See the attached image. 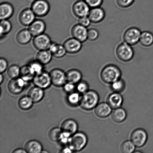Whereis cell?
<instances>
[{
    "label": "cell",
    "instance_id": "1",
    "mask_svg": "<svg viewBox=\"0 0 153 153\" xmlns=\"http://www.w3.org/2000/svg\"><path fill=\"white\" fill-rule=\"evenodd\" d=\"M121 71L117 66L108 64L103 67L100 73L102 80L106 84H111L121 79Z\"/></svg>",
    "mask_w": 153,
    "mask_h": 153
},
{
    "label": "cell",
    "instance_id": "2",
    "mask_svg": "<svg viewBox=\"0 0 153 153\" xmlns=\"http://www.w3.org/2000/svg\"><path fill=\"white\" fill-rule=\"evenodd\" d=\"M100 97L97 91L88 90L82 94L79 105L85 111H90L95 108L99 103Z\"/></svg>",
    "mask_w": 153,
    "mask_h": 153
},
{
    "label": "cell",
    "instance_id": "3",
    "mask_svg": "<svg viewBox=\"0 0 153 153\" xmlns=\"http://www.w3.org/2000/svg\"><path fill=\"white\" fill-rule=\"evenodd\" d=\"M88 142V136L85 133L76 132L71 136L68 145L73 152H78L85 148Z\"/></svg>",
    "mask_w": 153,
    "mask_h": 153
},
{
    "label": "cell",
    "instance_id": "4",
    "mask_svg": "<svg viewBox=\"0 0 153 153\" xmlns=\"http://www.w3.org/2000/svg\"><path fill=\"white\" fill-rule=\"evenodd\" d=\"M115 53L118 59L124 62L131 61L134 55V51L131 46L125 42L121 43L117 46Z\"/></svg>",
    "mask_w": 153,
    "mask_h": 153
},
{
    "label": "cell",
    "instance_id": "5",
    "mask_svg": "<svg viewBox=\"0 0 153 153\" xmlns=\"http://www.w3.org/2000/svg\"><path fill=\"white\" fill-rule=\"evenodd\" d=\"M31 8L37 17H43L48 14L50 5L47 0H34Z\"/></svg>",
    "mask_w": 153,
    "mask_h": 153
},
{
    "label": "cell",
    "instance_id": "6",
    "mask_svg": "<svg viewBox=\"0 0 153 153\" xmlns=\"http://www.w3.org/2000/svg\"><path fill=\"white\" fill-rule=\"evenodd\" d=\"M141 31L136 27H131L126 30L123 35L124 42L131 46L139 42Z\"/></svg>",
    "mask_w": 153,
    "mask_h": 153
},
{
    "label": "cell",
    "instance_id": "7",
    "mask_svg": "<svg viewBox=\"0 0 153 153\" xmlns=\"http://www.w3.org/2000/svg\"><path fill=\"white\" fill-rule=\"evenodd\" d=\"M147 133L145 130L138 128L134 130L130 135V140L136 147L141 148L144 146L147 141Z\"/></svg>",
    "mask_w": 153,
    "mask_h": 153
},
{
    "label": "cell",
    "instance_id": "8",
    "mask_svg": "<svg viewBox=\"0 0 153 153\" xmlns=\"http://www.w3.org/2000/svg\"><path fill=\"white\" fill-rule=\"evenodd\" d=\"M52 43L50 37L45 33L34 37L33 41L34 47L38 51L48 50Z\"/></svg>",
    "mask_w": 153,
    "mask_h": 153
},
{
    "label": "cell",
    "instance_id": "9",
    "mask_svg": "<svg viewBox=\"0 0 153 153\" xmlns=\"http://www.w3.org/2000/svg\"><path fill=\"white\" fill-rule=\"evenodd\" d=\"M32 81L35 86L44 90L48 88L52 85L49 73L45 71L36 74Z\"/></svg>",
    "mask_w": 153,
    "mask_h": 153
},
{
    "label": "cell",
    "instance_id": "10",
    "mask_svg": "<svg viewBox=\"0 0 153 153\" xmlns=\"http://www.w3.org/2000/svg\"><path fill=\"white\" fill-rule=\"evenodd\" d=\"M49 74L52 84L54 86L62 87L67 82L66 73L61 69H53Z\"/></svg>",
    "mask_w": 153,
    "mask_h": 153
},
{
    "label": "cell",
    "instance_id": "11",
    "mask_svg": "<svg viewBox=\"0 0 153 153\" xmlns=\"http://www.w3.org/2000/svg\"><path fill=\"white\" fill-rule=\"evenodd\" d=\"M91 9L83 0H78L76 1L72 7L73 13L78 18L88 16Z\"/></svg>",
    "mask_w": 153,
    "mask_h": 153
},
{
    "label": "cell",
    "instance_id": "12",
    "mask_svg": "<svg viewBox=\"0 0 153 153\" xmlns=\"http://www.w3.org/2000/svg\"><path fill=\"white\" fill-rule=\"evenodd\" d=\"M36 16L31 9H24L19 13V22L24 26H29L36 19Z\"/></svg>",
    "mask_w": 153,
    "mask_h": 153
},
{
    "label": "cell",
    "instance_id": "13",
    "mask_svg": "<svg viewBox=\"0 0 153 153\" xmlns=\"http://www.w3.org/2000/svg\"><path fill=\"white\" fill-rule=\"evenodd\" d=\"M25 82L21 77L11 79L7 85V88L11 94L17 95L23 91Z\"/></svg>",
    "mask_w": 153,
    "mask_h": 153
},
{
    "label": "cell",
    "instance_id": "14",
    "mask_svg": "<svg viewBox=\"0 0 153 153\" xmlns=\"http://www.w3.org/2000/svg\"><path fill=\"white\" fill-rule=\"evenodd\" d=\"M88 30L86 27L79 25H75L72 28L71 34L73 37L82 42H85L88 40Z\"/></svg>",
    "mask_w": 153,
    "mask_h": 153
},
{
    "label": "cell",
    "instance_id": "15",
    "mask_svg": "<svg viewBox=\"0 0 153 153\" xmlns=\"http://www.w3.org/2000/svg\"><path fill=\"white\" fill-rule=\"evenodd\" d=\"M63 45L67 53L76 54L80 51L82 49V43L72 37L65 40Z\"/></svg>",
    "mask_w": 153,
    "mask_h": 153
},
{
    "label": "cell",
    "instance_id": "16",
    "mask_svg": "<svg viewBox=\"0 0 153 153\" xmlns=\"http://www.w3.org/2000/svg\"><path fill=\"white\" fill-rule=\"evenodd\" d=\"M88 16L91 23L98 24L104 19L105 16V13L102 8L97 7L91 8Z\"/></svg>",
    "mask_w": 153,
    "mask_h": 153
},
{
    "label": "cell",
    "instance_id": "17",
    "mask_svg": "<svg viewBox=\"0 0 153 153\" xmlns=\"http://www.w3.org/2000/svg\"><path fill=\"white\" fill-rule=\"evenodd\" d=\"M46 27V24L44 21L41 19H36L28 26V29L32 34L33 36L35 37L45 33Z\"/></svg>",
    "mask_w": 153,
    "mask_h": 153
},
{
    "label": "cell",
    "instance_id": "18",
    "mask_svg": "<svg viewBox=\"0 0 153 153\" xmlns=\"http://www.w3.org/2000/svg\"><path fill=\"white\" fill-rule=\"evenodd\" d=\"M112 108L107 103H99L94 108V113L100 118H105L111 114Z\"/></svg>",
    "mask_w": 153,
    "mask_h": 153
},
{
    "label": "cell",
    "instance_id": "19",
    "mask_svg": "<svg viewBox=\"0 0 153 153\" xmlns=\"http://www.w3.org/2000/svg\"><path fill=\"white\" fill-rule=\"evenodd\" d=\"M14 9L13 6L10 3L3 2L0 4V19H9L13 16Z\"/></svg>",
    "mask_w": 153,
    "mask_h": 153
},
{
    "label": "cell",
    "instance_id": "20",
    "mask_svg": "<svg viewBox=\"0 0 153 153\" xmlns=\"http://www.w3.org/2000/svg\"><path fill=\"white\" fill-rule=\"evenodd\" d=\"M123 102V98L120 93L114 92L107 97V103L114 109L121 107Z\"/></svg>",
    "mask_w": 153,
    "mask_h": 153
},
{
    "label": "cell",
    "instance_id": "21",
    "mask_svg": "<svg viewBox=\"0 0 153 153\" xmlns=\"http://www.w3.org/2000/svg\"><path fill=\"white\" fill-rule=\"evenodd\" d=\"M32 37L29 29H23L17 33L16 36V40L19 44L25 45L31 41Z\"/></svg>",
    "mask_w": 153,
    "mask_h": 153
},
{
    "label": "cell",
    "instance_id": "22",
    "mask_svg": "<svg viewBox=\"0 0 153 153\" xmlns=\"http://www.w3.org/2000/svg\"><path fill=\"white\" fill-rule=\"evenodd\" d=\"M61 128L63 131L66 132L73 135L77 132L78 124L74 120L67 119L62 123Z\"/></svg>",
    "mask_w": 153,
    "mask_h": 153
},
{
    "label": "cell",
    "instance_id": "23",
    "mask_svg": "<svg viewBox=\"0 0 153 153\" xmlns=\"http://www.w3.org/2000/svg\"><path fill=\"white\" fill-rule=\"evenodd\" d=\"M25 149L28 153H40L43 151L41 143L36 140H30L27 142L25 145Z\"/></svg>",
    "mask_w": 153,
    "mask_h": 153
},
{
    "label": "cell",
    "instance_id": "24",
    "mask_svg": "<svg viewBox=\"0 0 153 153\" xmlns=\"http://www.w3.org/2000/svg\"><path fill=\"white\" fill-rule=\"evenodd\" d=\"M27 95L30 97L34 103L39 102L44 97V89L36 86L32 87L28 91Z\"/></svg>",
    "mask_w": 153,
    "mask_h": 153
},
{
    "label": "cell",
    "instance_id": "25",
    "mask_svg": "<svg viewBox=\"0 0 153 153\" xmlns=\"http://www.w3.org/2000/svg\"><path fill=\"white\" fill-rule=\"evenodd\" d=\"M67 82L73 84H77L82 81V74L79 70L72 69L68 70L66 73Z\"/></svg>",
    "mask_w": 153,
    "mask_h": 153
},
{
    "label": "cell",
    "instance_id": "26",
    "mask_svg": "<svg viewBox=\"0 0 153 153\" xmlns=\"http://www.w3.org/2000/svg\"><path fill=\"white\" fill-rule=\"evenodd\" d=\"M52 56L53 55L48 49L39 51L36 55V60L43 65H46L51 61Z\"/></svg>",
    "mask_w": 153,
    "mask_h": 153
},
{
    "label": "cell",
    "instance_id": "27",
    "mask_svg": "<svg viewBox=\"0 0 153 153\" xmlns=\"http://www.w3.org/2000/svg\"><path fill=\"white\" fill-rule=\"evenodd\" d=\"M127 113L126 111L120 107L114 109L111 113V118L114 122L121 123L125 120L127 118Z\"/></svg>",
    "mask_w": 153,
    "mask_h": 153
},
{
    "label": "cell",
    "instance_id": "28",
    "mask_svg": "<svg viewBox=\"0 0 153 153\" xmlns=\"http://www.w3.org/2000/svg\"><path fill=\"white\" fill-rule=\"evenodd\" d=\"M139 42L145 47H149L153 44V34L149 31H144L141 34Z\"/></svg>",
    "mask_w": 153,
    "mask_h": 153
},
{
    "label": "cell",
    "instance_id": "29",
    "mask_svg": "<svg viewBox=\"0 0 153 153\" xmlns=\"http://www.w3.org/2000/svg\"><path fill=\"white\" fill-rule=\"evenodd\" d=\"M35 74L33 72L29 65H24L21 67V77L25 82L33 81Z\"/></svg>",
    "mask_w": 153,
    "mask_h": 153
},
{
    "label": "cell",
    "instance_id": "30",
    "mask_svg": "<svg viewBox=\"0 0 153 153\" xmlns=\"http://www.w3.org/2000/svg\"><path fill=\"white\" fill-rule=\"evenodd\" d=\"M33 103V101L29 96H25L19 99L18 105L22 110H28L32 107Z\"/></svg>",
    "mask_w": 153,
    "mask_h": 153
},
{
    "label": "cell",
    "instance_id": "31",
    "mask_svg": "<svg viewBox=\"0 0 153 153\" xmlns=\"http://www.w3.org/2000/svg\"><path fill=\"white\" fill-rule=\"evenodd\" d=\"M13 28L11 22L8 19L1 20L0 24V30H1V38L7 35L10 32Z\"/></svg>",
    "mask_w": 153,
    "mask_h": 153
},
{
    "label": "cell",
    "instance_id": "32",
    "mask_svg": "<svg viewBox=\"0 0 153 153\" xmlns=\"http://www.w3.org/2000/svg\"><path fill=\"white\" fill-rule=\"evenodd\" d=\"M82 96L80 93L74 92L69 94L67 97V100L69 104L72 106H76L79 105Z\"/></svg>",
    "mask_w": 153,
    "mask_h": 153
},
{
    "label": "cell",
    "instance_id": "33",
    "mask_svg": "<svg viewBox=\"0 0 153 153\" xmlns=\"http://www.w3.org/2000/svg\"><path fill=\"white\" fill-rule=\"evenodd\" d=\"M136 147L131 140H126L121 144L120 149L123 153H131L134 152Z\"/></svg>",
    "mask_w": 153,
    "mask_h": 153
},
{
    "label": "cell",
    "instance_id": "34",
    "mask_svg": "<svg viewBox=\"0 0 153 153\" xmlns=\"http://www.w3.org/2000/svg\"><path fill=\"white\" fill-rule=\"evenodd\" d=\"M21 68L16 64L9 67L7 70V75L11 79H16L20 76Z\"/></svg>",
    "mask_w": 153,
    "mask_h": 153
},
{
    "label": "cell",
    "instance_id": "35",
    "mask_svg": "<svg viewBox=\"0 0 153 153\" xmlns=\"http://www.w3.org/2000/svg\"><path fill=\"white\" fill-rule=\"evenodd\" d=\"M62 130L61 128L54 127L49 132L48 137L50 140L54 142H59Z\"/></svg>",
    "mask_w": 153,
    "mask_h": 153
},
{
    "label": "cell",
    "instance_id": "36",
    "mask_svg": "<svg viewBox=\"0 0 153 153\" xmlns=\"http://www.w3.org/2000/svg\"><path fill=\"white\" fill-rule=\"evenodd\" d=\"M111 85V88L114 92L120 93L123 91L125 88V82L121 79L112 82Z\"/></svg>",
    "mask_w": 153,
    "mask_h": 153
},
{
    "label": "cell",
    "instance_id": "37",
    "mask_svg": "<svg viewBox=\"0 0 153 153\" xmlns=\"http://www.w3.org/2000/svg\"><path fill=\"white\" fill-rule=\"evenodd\" d=\"M28 65L32 70L33 72L36 74H39L43 71V64L39 62L37 60L31 61Z\"/></svg>",
    "mask_w": 153,
    "mask_h": 153
},
{
    "label": "cell",
    "instance_id": "38",
    "mask_svg": "<svg viewBox=\"0 0 153 153\" xmlns=\"http://www.w3.org/2000/svg\"><path fill=\"white\" fill-rule=\"evenodd\" d=\"M76 88L78 92L83 94L89 90V85L85 81H81L76 84Z\"/></svg>",
    "mask_w": 153,
    "mask_h": 153
},
{
    "label": "cell",
    "instance_id": "39",
    "mask_svg": "<svg viewBox=\"0 0 153 153\" xmlns=\"http://www.w3.org/2000/svg\"><path fill=\"white\" fill-rule=\"evenodd\" d=\"M67 53V52L63 45L58 44L57 49L56 52L53 54V56L56 58H61L64 57Z\"/></svg>",
    "mask_w": 153,
    "mask_h": 153
},
{
    "label": "cell",
    "instance_id": "40",
    "mask_svg": "<svg viewBox=\"0 0 153 153\" xmlns=\"http://www.w3.org/2000/svg\"><path fill=\"white\" fill-rule=\"evenodd\" d=\"M99 32L95 28H90L88 30V40L91 41L97 40L99 37Z\"/></svg>",
    "mask_w": 153,
    "mask_h": 153
},
{
    "label": "cell",
    "instance_id": "41",
    "mask_svg": "<svg viewBox=\"0 0 153 153\" xmlns=\"http://www.w3.org/2000/svg\"><path fill=\"white\" fill-rule=\"evenodd\" d=\"M135 0H116L117 5L121 8H127L131 6Z\"/></svg>",
    "mask_w": 153,
    "mask_h": 153
},
{
    "label": "cell",
    "instance_id": "42",
    "mask_svg": "<svg viewBox=\"0 0 153 153\" xmlns=\"http://www.w3.org/2000/svg\"><path fill=\"white\" fill-rule=\"evenodd\" d=\"M72 135L69 133L62 131L59 142L62 145H68Z\"/></svg>",
    "mask_w": 153,
    "mask_h": 153
},
{
    "label": "cell",
    "instance_id": "43",
    "mask_svg": "<svg viewBox=\"0 0 153 153\" xmlns=\"http://www.w3.org/2000/svg\"><path fill=\"white\" fill-rule=\"evenodd\" d=\"M91 8L100 7L103 3V0H83Z\"/></svg>",
    "mask_w": 153,
    "mask_h": 153
},
{
    "label": "cell",
    "instance_id": "44",
    "mask_svg": "<svg viewBox=\"0 0 153 153\" xmlns=\"http://www.w3.org/2000/svg\"><path fill=\"white\" fill-rule=\"evenodd\" d=\"M63 88L64 91L69 94L74 92V89L76 88V86L74 84L67 82L63 86Z\"/></svg>",
    "mask_w": 153,
    "mask_h": 153
},
{
    "label": "cell",
    "instance_id": "45",
    "mask_svg": "<svg viewBox=\"0 0 153 153\" xmlns=\"http://www.w3.org/2000/svg\"><path fill=\"white\" fill-rule=\"evenodd\" d=\"M78 24L82 26L88 27L91 23L88 16L79 18L78 20Z\"/></svg>",
    "mask_w": 153,
    "mask_h": 153
},
{
    "label": "cell",
    "instance_id": "46",
    "mask_svg": "<svg viewBox=\"0 0 153 153\" xmlns=\"http://www.w3.org/2000/svg\"><path fill=\"white\" fill-rule=\"evenodd\" d=\"M8 64L7 60L4 58L0 59V72L3 73L8 68Z\"/></svg>",
    "mask_w": 153,
    "mask_h": 153
},
{
    "label": "cell",
    "instance_id": "47",
    "mask_svg": "<svg viewBox=\"0 0 153 153\" xmlns=\"http://www.w3.org/2000/svg\"><path fill=\"white\" fill-rule=\"evenodd\" d=\"M61 153H72L73 152V151L69 147L67 146L66 147L64 148H63V149L61 150V151L60 152Z\"/></svg>",
    "mask_w": 153,
    "mask_h": 153
},
{
    "label": "cell",
    "instance_id": "48",
    "mask_svg": "<svg viewBox=\"0 0 153 153\" xmlns=\"http://www.w3.org/2000/svg\"><path fill=\"white\" fill-rule=\"evenodd\" d=\"M12 152L13 153H26L27 152L25 149L19 148L14 149Z\"/></svg>",
    "mask_w": 153,
    "mask_h": 153
},
{
    "label": "cell",
    "instance_id": "49",
    "mask_svg": "<svg viewBox=\"0 0 153 153\" xmlns=\"http://www.w3.org/2000/svg\"><path fill=\"white\" fill-rule=\"evenodd\" d=\"M4 76H3L2 73H1V76H0V84H2L3 81H4Z\"/></svg>",
    "mask_w": 153,
    "mask_h": 153
},
{
    "label": "cell",
    "instance_id": "50",
    "mask_svg": "<svg viewBox=\"0 0 153 153\" xmlns=\"http://www.w3.org/2000/svg\"></svg>",
    "mask_w": 153,
    "mask_h": 153
}]
</instances>
